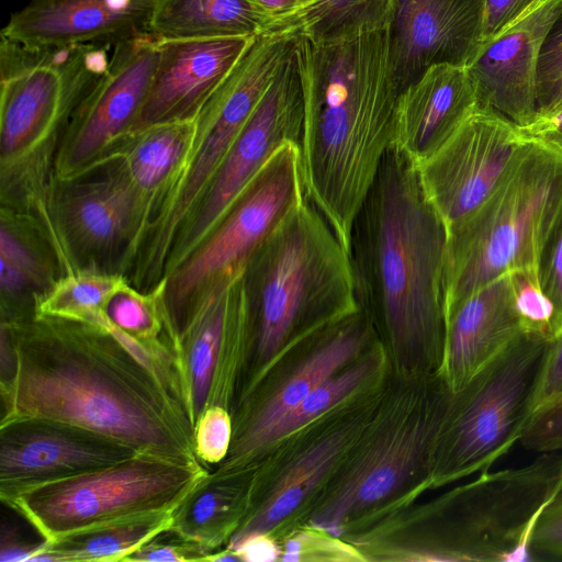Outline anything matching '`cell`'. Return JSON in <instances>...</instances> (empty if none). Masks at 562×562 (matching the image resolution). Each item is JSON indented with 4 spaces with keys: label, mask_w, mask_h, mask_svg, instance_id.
<instances>
[{
    "label": "cell",
    "mask_w": 562,
    "mask_h": 562,
    "mask_svg": "<svg viewBox=\"0 0 562 562\" xmlns=\"http://www.w3.org/2000/svg\"><path fill=\"white\" fill-rule=\"evenodd\" d=\"M521 331L508 274L449 308L440 368L449 389L463 387Z\"/></svg>",
    "instance_id": "cell-25"
},
{
    "label": "cell",
    "mask_w": 562,
    "mask_h": 562,
    "mask_svg": "<svg viewBox=\"0 0 562 562\" xmlns=\"http://www.w3.org/2000/svg\"><path fill=\"white\" fill-rule=\"evenodd\" d=\"M300 145H283L209 237L164 280V304L177 335L192 306L215 284L241 277L250 258L306 199Z\"/></svg>",
    "instance_id": "cell-11"
},
{
    "label": "cell",
    "mask_w": 562,
    "mask_h": 562,
    "mask_svg": "<svg viewBox=\"0 0 562 562\" xmlns=\"http://www.w3.org/2000/svg\"><path fill=\"white\" fill-rule=\"evenodd\" d=\"M372 329L370 318L360 306L328 323V330L317 348L262 405L232 415L233 438L228 453L211 473L227 476L250 471L277 423L356 356L370 340Z\"/></svg>",
    "instance_id": "cell-20"
},
{
    "label": "cell",
    "mask_w": 562,
    "mask_h": 562,
    "mask_svg": "<svg viewBox=\"0 0 562 562\" xmlns=\"http://www.w3.org/2000/svg\"><path fill=\"white\" fill-rule=\"evenodd\" d=\"M562 0H533L484 42L467 66L479 106L491 108L518 126L537 116V66Z\"/></svg>",
    "instance_id": "cell-19"
},
{
    "label": "cell",
    "mask_w": 562,
    "mask_h": 562,
    "mask_svg": "<svg viewBox=\"0 0 562 562\" xmlns=\"http://www.w3.org/2000/svg\"><path fill=\"white\" fill-rule=\"evenodd\" d=\"M271 24L250 0H155L148 34L158 41L256 37Z\"/></svg>",
    "instance_id": "cell-29"
},
{
    "label": "cell",
    "mask_w": 562,
    "mask_h": 562,
    "mask_svg": "<svg viewBox=\"0 0 562 562\" xmlns=\"http://www.w3.org/2000/svg\"><path fill=\"white\" fill-rule=\"evenodd\" d=\"M210 473L203 463L136 452L110 465L49 482L3 503L21 515L45 541L173 513Z\"/></svg>",
    "instance_id": "cell-6"
},
{
    "label": "cell",
    "mask_w": 562,
    "mask_h": 562,
    "mask_svg": "<svg viewBox=\"0 0 562 562\" xmlns=\"http://www.w3.org/2000/svg\"><path fill=\"white\" fill-rule=\"evenodd\" d=\"M249 473L218 476L210 471L175 509L168 531L209 555L227 546L251 507Z\"/></svg>",
    "instance_id": "cell-27"
},
{
    "label": "cell",
    "mask_w": 562,
    "mask_h": 562,
    "mask_svg": "<svg viewBox=\"0 0 562 562\" xmlns=\"http://www.w3.org/2000/svg\"><path fill=\"white\" fill-rule=\"evenodd\" d=\"M40 260L26 237L2 220L0 232V285L2 321L20 318V297L42 280Z\"/></svg>",
    "instance_id": "cell-33"
},
{
    "label": "cell",
    "mask_w": 562,
    "mask_h": 562,
    "mask_svg": "<svg viewBox=\"0 0 562 562\" xmlns=\"http://www.w3.org/2000/svg\"><path fill=\"white\" fill-rule=\"evenodd\" d=\"M101 434L45 418L0 423V501L103 468L136 453Z\"/></svg>",
    "instance_id": "cell-17"
},
{
    "label": "cell",
    "mask_w": 562,
    "mask_h": 562,
    "mask_svg": "<svg viewBox=\"0 0 562 562\" xmlns=\"http://www.w3.org/2000/svg\"><path fill=\"white\" fill-rule=\"evenodd\" d=\"M447 235L417 165L391 146L351 228L357 300L397 356H425L440 368Z\"/></svg>",
    "instance_id": "cell-3"
},
{
    "label": "cell",
    "mask_w": 562,
    "mask_h": 562,
    "mask_svg": "<svg viewBox=\"0 0 562 562\" xmlns=\"http://www.w3.org/2000/svg\"><path fill=\"white\" fill-rule=\"evenodd\" d=\"M519 441L539 453L562 451V391L533 411Z\"/></svg>",
    "instance_id": "cell-38"
},
{
    "label": "cell",
    "mask_w": 562,
    "mask_h": 562,
    "mask_svg": "<svg viewBox=\"0 0 562 562\" xmlns=\"http://www.w3.org/2000/svg\"><path fill=\"white\" fill-rule=\"evenodd\" d=\"M229 547L239 561H273L279 550L269 533H251L231 542Z\"/></svg>",
    "instance_id": "cell-46"
},
{
    "label": "cell",
    "mask_w": 562,
    "mask_h": 562,
    "mask_svg": "<svg viewBox=\"0 0 562 562\" xmlns=\"http://www.w3.org/2000/svg\"><path fill=\"white\" fill-rule=\"evenodd\" d=\"M46 541H29L22 538L16 528L2 524L0 536V561L1 562H32Z\"/></svg>",
    "instance_id": "cell-45"
},
{
    "label": "cell",
    "mask_w": 562,
    "mask_h": 562,
    "mask_svg": "<svg viewBox=\"0 0 562 562\" xmlns=\"http://www.w3.org/2000/svg\"><path fill=\"white\" fill-rule=\"evenodd\" d=\"M195 131L196 116L139 127L126 134L97 162L116 161L136 192L144 221L140 244L187 160Z\"/></svg>",
    "instance_id": "cell-26"
},
{
    "label": "cell",
    "mask_w": 562,
    "mask_h": 562,
    "mask_svg": "<svg viewBox=\"0 0 562 562\" xmlns=\"http://www.w3.org/2000/svg\"><path fill=\"white\" fill-rule=\"evenodd\" d=\"M155 0L117 9L110 0H32L14 12L1 35L26 46L116 42L148 33Z\"/></svg>",
    "instance_id": "cell-23"
},
{
    "label": "cell",
    "mask_w": 562,
    "mask_h": 562,
    "mask_svg": "<svg viewBox=\"0 0 562 562\" xmlns=\"http://www.w3.org/2000/svg\"><path fill=\"white\" fill-rule=\"evenodd\" d=\"M374 358L363 360L317 385L295 408L288 413L266 437L262 452L273 442L288 437L333 408L355 391L373 371Z\"/></svg>",
    "instance_id": "cell-34"
},
{
    "label": "cell",
    "mask_w": 562,
    "mask_h": 562,
    "mask_svg": "<svg viewBox=\"0 0 562 562\" xmlns=\"http://www.w3.org/2000/svg\"><path fill=\"white\" fill-rule=\"evenodd\" d=\"M171 519L172 513H158L46 541L32 562L125 561L167 531Z\"/></svg>",
    "instance_id": "cell-30"
},
{
    "label": "cell",
    "mask_w": 562,
    "mask_h": 562,
    "mask_svg": "<svg viewBox=\"0 0 562 562\" xmlns=\"http://www.w3.org/2000/svg\"><path fill=\"white\" fill-rule=\"evenodd\" d=\"M247 346L268 360L301 331L359 308L349 251L306 198L241 274Z\"/></svg>",
    "instance_id": "cell-4"
},
{
    "label": "cell",
    "mask_w": 562,
    "mask_h": 562,
    "mask_svg": "<svg viewBox=\"0 0 562 562\" xmlns=\"http://www.w3.org/2000/svg\"><path fill=\"white\" fill-rule=\"evenodd\" d=\"M104 161L113 166L106 177L63 181L68 187L55 204L63 248L68 244L74 252L99 256L124 245L130 262L142 240V205L121 166Z\"/></svg>",
    "instance_id": "cell-22"
},
{
    "label": "cell",
    "mask_w": 562,
    "mask_h": 562,
    "mask_svg": "<svg viewBox=\"0 0 562 562\" xmlns=\"http://www.w3.org/2000/svg\"><path fill=\"white\" fill-rule=\"evenodd\" d=\"M452 394L445 383L420 412L392 422L367 443L314 510L313 525L338 530L353 515L400 490L427 457L435 460Z\"/></svg>",
    "instance_id": "cell-13"
},
{
    "label": "cell",
    "mask_w": 562,
    "mask_h": 562,
    "mask_svg": "<svg viewBox=\"0 0 562 562\" xmlns=\"http://www.w3.org/2000/svg\"><path fill=\"white\" fill-rule=\"evenodd\" d=\"M562 391V330L552 339L540 385L535 401V409Z\"/></svg>",
    "instance_id": "cell-43"
},
{
    "label": "cell",
    "mask_w": 562,
    "mask_h": 562,
    "mask_svg": "<svg viewBox=\"0 0 562 562\" xmlns=\"http://www.w3.org/2000/svg\"><path fill=\"white\" fill-rule=\"evenodd\" d=\"M303 123V89L294 46L179 234L165 277L209 237L238 196L283 145H300Z\"/></svg>",
    "instance_id": "cell-12"
},
{
    "label": "cell",
    "mask_w": 562,
    "mask_h": 562,
    "mask_svg": "<svg viewBox=\"0 0 562 562\" xmlns=\"http://www.w3.org/2000/svg\"><path fill=\"white\" fill-rule=\"evenodd\" d=\"M530 552L539 558L562 559V485L535 525Z\"/></svg>",
    "instance_id": "cell-40"
},
{
    "label": "cell",
    "mask_w": 562,
    "mask_h": 562,
    "mask_svg": "<svg viewBox=\"0 0 562 562\" xmlns=\"http://www.w3.org/2000/svg\"><path fill=\"white\" fill-rule=\"evenodd\" d=\"M126 279L119 273L74 270L54 281L37 300L35 314L103 327V307Z\"/></svg>",
    "instance_id": "cell-32"
},
{
    "label": "cell",
    "mask_w": 562,
    "mask_h": 562,
    "mask_svg": "<svg viewBox=\"0 0 562 562\" xmlns=\"http://www.w3.org/2000/svg\"><path fill=\"white\" fill-rule=\"evenodd\" d=\"M562 106V10L552 23L537 66V116Z\"/></svg>",
    "instance_id": "cell-36"
},
{
    "label": "cell",
    "mask_w": 562,
    "mask_h": 562,
    "mask_svg": "<svg viewBox=\"0 0 562 562\" xmlns=\"http://www.w3.org/2000/svg\"><path fill=\"white\" fill-rule=\"evenodd\" d=\"M484 20V0H394L386 36L400 91L435 65L467 67L483 44Z\"/></svg>",
    "instance_id": "cell-18"
},
{
    "label": "cell",
    "mask_w": 562,
    "mask_h": 562,
    "mask_svg": "<svg viewBox=\"0 0 562 562\" xmlns=\"http://www.w3.org/2000/svg\"><path fill=\"white\" fill-rule=\"evenodd\" d=\"M307 199L349 251L355 217L392 145L400 88L386 29L316 43L297 35Z\"/></svg>",
    "instance_id": "cell-2"
},
{
    "label": "cell",
    "mask_w": 562,
    "mask_h": 562,
    "mask_svg": "<svg viewBox=\"0 0 562 562\" xmlns=\"http://www.w3.org/2000/svg\"><path fill=\"white\" fill-rule=\"evenodd\" d=\"M108 43L26 46L0 40V154L10 173L66 125L106 74Z\"/></svg>",
    "instance_id": "cell-10"
},
{
    "label": "cell",
    "mask_w": 562,
    "mask_h": 562,
    "mask_svg": "<svg viewBox=\"0 0 562 562\" xmlns=\"http://www.w3.org/2000/svg\"><path fill=\"white\" fill-rule=\"evenodd\" d=\"M525 145L514 122L477 106L435 154L417 165L424 191L447 228L493 194Z\"/></svg>",
    "instance_id": "cell-14"
},
{
    "label": "cell",
    "mask_w": 562,
    "mask_h": 562,
    "mask_svg": "<svg viewBox=\"0 0 562 562\" xmlns=\"http://www.w3.org/2000/svg\"><path fill=\"white\" fill-rule=\"evenodd\" d=\"M507 274L522 330L553 338L554 307L541 289L538 270L522 269Z\"/></svg>",
    "instance_id": "cell-35"
},
{
    "label": "cell",
    "mask_w": 562,
    "mask_h": 562,
    "mask_svg": "<svg viewBox=\"0 0 562 562\" xmlns=\"http://www.w3.org/2000/svg\"><path fill=\"white\" fill-rule=\"evenodd\" d=\"M477 106L467 67L435 65L400 93L391 146L418 165L435 154Z\"/></svg>",
    "instance_id": "cell-24"
},
{
    "label": "cell",
    "mask_w": 562,
    "mask_h": 562,
    "mask_svg": "<svg viewBox=\"0 0 562 562\" xmlns=\"http://www.w3.org/2000/svg\"><path fill=\"white\" fill-rule=\"evenodd\" d=\"M552 339L521 331L453 392L434 460L436 483L488 471L520 440Z\"/></svg>",
    "instance_id": "cell-7"
},
{
    "label": "cell",
    "mask_w": 562,
    "mask_h": 562,
    "mask_svg": "<svg viewBox=\"0 0 562 562\" xmlns=\"http://www.w3.org/2000/svg\"><path fill=\"white\" fill-rule=\"evenodd\" d=\"M159 41L148 33L116 42L106 74L70 115L58 154L60 181L94 166L134 127L158 59Z\"/></svg>",
    "instance_id": "cell-15"
},
{
    "label": "cell",
    "mask_w": 562,
    "mask_h": 562,
    "mask_svg": "<svg viewBox=\"0 0 562 562\" xmlns=\"http://www.w3.org/2000/svg\"><path fill=\"white\" fill-rule=\"evenodd\" d=\"M533 0H484L483 43L508 25Z\"/></svg>",
    "instance_id": "cell-44"
},
{
    "label": "cell",
    "mask_w": 562,
    "mask_h": 562,
    "mask_svg": "<svg viewBox=\"0 0 562 562\" xmlns=\"http://www.w3.org/2000/svg\"><path fill=\"white\" fill-rule=\"evenodd\" d=\"M209 554L201 548L183 541L170 531H165L149 540L135 552L126 562H188L205 561Z\"/></svg>",
    "instance_id": "cell-41"
},
{
    "label": "cell",
    "mask_w": 562,
    "mask_h": 562,
    "mask_svg": "<svg viewBox=\"0 0 562 562\" xmlns=\"http://www.w3.org/2000/svg\"><path fill=\"white\" fill-rule=\"evenodd\" d=\"M272 20L268 32L283 23L295 10L297 0H250Z\"/></svg>",
    "instance_id": "cell-47"
},
{
    "label": "cell",
    "mask_w": 562,
    "mask_h": 562,
    "mask_svg": "<svg viewBox=\"0 0 562 562\" xmlns=\"http://www.w3.org/2000/svg\"><path fill=\"white\" fill-rule=\"evenodd\" d=\"M562 485V456L495 472L447 495L436 508L430 560L528 561L543 508Z\"/></svg>",
    "instance_id": "cell-9"
},
{
    "label": "cell",
    "mask_w": 562,
    "mask_h": 562,
    "mask_svg": "<svg viewBox=\"0 0 562 562\" xmlns=\"http://www.w3.org/2000/svg\"><path fill=\"white\" fill-rule=\"evenodd\" d=\"M254 38L159 41L151 83L133 130L196 116Z\"/></svg>",
    "instance_id": "cell-21"
},
{
    "label": "cell",
    "mask_w": 562,
    "mask_h": 562,
    "mask_svg": "<svg viewBox=\"0 0 562 562\" xmlns=\"http://www.w3.org/2000/svg\"><path fill=\"white\" fill-rule=\"evenodd\" d=\"M286 56L281 42L252 40L243 56L196 115L190 153L150 222L138 250V272L162 278L173 245L202 201L236 137Z\"/></svg>",
    "instance_id": "cell-8"
},
{
    "label": "cell",
    "mask_w": 562,
    "mask_h": 562,
    "mask_svg": "<svg viewBox=\"0 0 562 562\" xmlns=\"http://www.w3.org/2000/svg\"><path fill=\"white\" fill-rule=\"evenodd\" d=\"M193 425L210 405L229 411L239 357L247 347L241 277L215 284L192 306L178 336Z\"/></svg>",
    "instance_id": "cell-16"
},
{
    "label": "cell",
    "mask_w": 562,
    "mask_h": 562,
    "mask_svg": "<svg viewBox=\"0 0 562 562\" xmlns=\"http://www.w3.org/2000/svg\"><path fill=\"white\" fill-rule=\"evenodd\" d=\"M517 128L524 140L539 143L562 155V106Z\"/></svg>",
    "instance_id": "cell-42"
},
{
    "label": "cell",
    "mask_w": 562,
    "mask_h": 562,
    "mask_svg": "<svg viewBox=\"0 0 562 562\" xmlns=\"http://www.w3.org/2000/svg\"><path fill=\"white\" fill-rule=\"evenodd\" d=\"M538 276L541 289L554 307L555 337L562 330V220L543 248Z\"/></svg>",
    "instance_id": "cell-39"
},
{
    "label": "cell",
    "mask_w": 562,
    "mask_h": 562,
    "mask_svg": "<svg viewBox=\"0 0 562 562\" xmlns=\"http://www.w3.org/2000/svg\"><path fill=\"white\" fill-rule=\"evenodd\" d=\"M1 335L13 360L0 376V423L63 422L137 452L202 463L173 375L134 341L100 326L37 314L2 321Z\"/></svg>",
    "instance_id": "cell-1"
},
{
    "label": "cell",
    "mask_w": 562,
    "mask_h": 562,
    "mask_svg": "<svg viewBox=\"0 0 562 562\" xmlns=\"http://www.w3.org/2000/svg\"><path fill=\"white\" fill-rule=\"evenodd\" d=\"M562 220V155L526 145L493 194L448 227L446 313L474 291L515 270L536 269Z\"/></svg>",
    "instance_id": "cell-5"
},
{
    "label": "cell",
    "mask_w": 562,
    "mask_h": 562,
    "mask_svg": "<svg viewBox=\"0 0 562 562\" xmlns=\"http://www.w3.org/2000/svg\"><path fill=\"white\" fill-rule=\"evenodd\" d=\"M394 0H297L294 12L272 33L327 43L387 27Z\"/></svg>",
    "instance_id": "cell-31"
},
{
    "label": "cell",
    "mask_w": 562,
    "mask_h": 562,
    "mask_svg": "<svg viewBox=\"0 0 562 562\" xmlns=\"http://www.w3.org/2000/svg\"><path fill=\"white\" fill-rule=\"evenodd\" d=\"M358 434L357 424L341 427L313 442L295 457L267 497L249 510L229 543L251 533H270L318 486Z\"/></svg>",
    "instance_id": "cell-28"
},
{
    "label": "cell",
    "mask_w": 562,
    "mask_h": 562,
    "mask_svg": "<svg viewBox=\"0 0 562 562\" xmlns=\"http://www.w3.org/2000/svg\"><path fill=\"white\" fill-rule=\"evenodd\" d=\"M233 438V417L221 405L203 409L194 426V450L205 465H217L227 456Z\"/></svg>",
    "instance_id": "cell-37"
}]
</instances>
